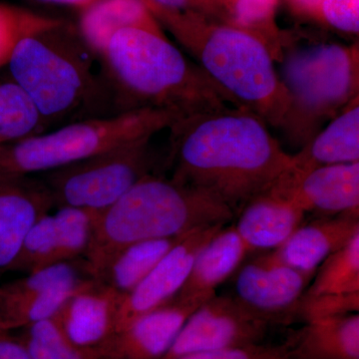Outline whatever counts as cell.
Here are the masks:
<instances>
[{
  "instance_id": "20",
  "label": "cell",
  "mask_w": 359,
  "mask_h": 359,
  "mask_svg": "<svg viewBox=\"0 0 359 359\" xmlns=\"http://www.w3.org/2000/svg\"><path fill=\"white\" fill-rule=\"evenodd\" d=\"M249 252L233 226H224L198 252L190 275L176 297L199 304L209 301Z\"/></svg>"
},
{
  "instance_id": "3",
  "label": "cell",
  "mask_w": 359,
  "mask_h": 359,
  "mask_svg": "<svg viewBox=\"0 0 359 359\" xmlns=\"http://www.w3.org/2000/svg\"><path fill=\"white\" fill-rule=\"evenodd\" d=\"M99 59L117 113L153 108L183 119L233 106L200 66L165 34L125 28L111 37Z\"/></svg>"
},
{
  "instance_id": "23",
  "label": "cell",
  "mask_w": 359,
  "mask_h": 359,
  "mask_svg": "<svg viewBox=\"0 0 359 359\" xmlns=\"http://www.w3.org/2000/svg\"><path fill=\"white\" fill-rule=\"evenodd\" d=\"M131 27L165 34L145 0H100L81 11L78 32L100 58L111 37Z\"/></svg>"
},
{
  "instance_id": "27",
  "label": "cell",
  "mask_w": 359,
  "mask_h": 359,
  "mask_svg": "<svg viewBox=\"0 0 359 359\" xmlns=\"http://www.w3.org/2000/svg\"><path fill=\"white\" fill-rule=\"evenodd\" d=\"M43 132L39 111L25 90L11 76L0 77V146Z\"/></svg>"
},
{
  "instance_id": "24",
  "label": "cell",
  "mask_w": 359,
  "mask_h": 359,
  "mask_svg": "<svg viewBox=\"0 0 359 359\" xmlns=\"http://www.w3.org/2000/svg\"><path fill=\"white\" fill-rule=\"evenodd\" d=\"M186 235L142 241L124 248L111 259L97 282L125 297Z\"/></svg>"
},
{
  "instance_id": "21",
  "label": "cell",
  "mask_w": 359,
  "mask_h": 359,
  "mask_svg": "<svg viewBox=\"0 0 359 359\" xmlns=\"http://www.w3.org/2000/svg\"><path fill=\"white\" fill-rule=\"evenodd\" d=\"M359 162V97L328 122L297 154L285 171L304 173L330 165Z\"/></svg>"
},
{
  "instance_id": "16",
  "label": "cell",
  "mask_w": 359,
  "mask_h": 359,
  "mask_svg": "<svg viewBox=\"0 0 359 359\" xmlns=\"http://www.w3.org/2000/svg\"><path fill=\"white\" fill-rule=\"evenodd\" d=\"M52 207L41 180L0 175V273L11 271L26 233Z\"/></svg>"
},
{
  "instance_id": "5",
  "label": "cell",
  "mask_w": 359,
  "mask_h": 359,
  "mask_svg": "<svg viewBox=\"0 0 359 359\" xmlns=\"http://www.w3.org/2000/svg\"><path fill=\"white\" fill-rule=\"evenodd\" d=\"M233 218L230 208L209 194L172 178L149 175L97 215L85 256L87 271L98 280L111 259L134 243L179 237Z\"/></svg>"
},
{
  "instance_id": "14",
  "label": "cell",
  "mask_w": 359,
  "mask_h": 359,
  "mask_svg": "<svg viewBox=\"0 0 359 359\" xmlns=\"http://www.w3.org/2000/svg\"><path fill=\"white\" fill-rule=\"evenodd\" d=\"M269 190L302 212L323 217L359 210V162L330 165L304 173L285 171Z\"/></svg>"
},
{
  "instance_id": "33",
  "label": "cell",
  "mask_w": 359,
  "mask_h": 359,
  "mask_svg": "<svg viewBox=\"0 0 359 359\" xmlns=\"http://www.w3.org/2000/svg\"><path fill=\"white\" fill-rule=\"evenodd\" d=\"M157 6L179 11H192L208 18L223 20L224 15L217 0H148Z\"/></svg>"
},
{
  "instance_id": "30",
  "label": "cell",
  "mask_w": 359,
  "mask_h": 359,
  "mask_svg": "<svg viewBox=\"0 0 359 359\" xmlns=\"http://www.w3.org/2000/svg\"><path fill=\"white\" fill-rule=\"evenodd\" d=\"M359 311V294L302 297L295 304L292 323L327 320Z\"/></svg>"
},
{
  "instance_id": "35",
  "label": "cell",
  "mask_w": 359,
  "mask_h": 359,
  "mask_svg": "<svg viewBox=\"0 0 359 359\" xmlns=\"http://www.w3.org/2000/svg\"><path fill=\"white\" fill-rule=\"evenodd\" d=\"M321 0H285L290 13L302 20L316 22Z\"/></svg>"
},
{
  "instance_id": "11",
  "label": "cell",
  "mask_w": 359,
  "mask_h": 359,
  "mask_svg": "<svg viewBox=\"0 0 359 359\" xmlns=\"http://www.w3.org/2000/svg\"><path fill=\"white\" fill-rule=\"evenodd\" d=\"M58 209L33 224L9 271L30 273L86 256L99 212L70 207Z\"/></svg>"
},
{
  "instance_id": "22",
  "label": "cell",
  "mask_w": 359,
  "mask_h": 359,
  "mask_svg": "<svg viewBox=\"0 0 359 359\" xmlns=\"http://www.w3.org/2000/svg\"><path fill=\"white\" fill-rule=\"evenodd\" d=\"M283 344L289 359H359V314L304 323Z\"/></svg>"
},
{
  "instance_id": "37",
  "label": "cell",
  "mask_w": 359,
  "mask_h": 359,
  "mask_svg": "<svg viewBox=\"0 0 359 359\" xmlns=\"http://www.w3.org/2000/svg\"><path fill=\"white\" fill-rule=\"evenodd\" d=\"M0 332H1V330H0Z\"/></svg>"
},
{
  "instance_id": "15",
  "label": "cell",
  "mask_w": 359,
  "mask_h": 359,
  "mask_svg": "<svg viewBox=\"0 0 359 359\" xmlns=\"http://www.w3.org/2000/svg\"><path fill=\"white\" fill-rule=\"evenodd\" d=\"M200 306L175 297L116 332L99 353L103 359H162L189 316Z\"/></svg>"
},
{
  "instance_id": "18",
  "label": "cell",
  "mask_w": 359,
  "mask_h": 359,
  "mask_svg": "<svg viewBox=\"0 0 359 359\" xmlns=\"http://www.w3.org/2000/svg\"><path fill=\"white\" fill-rule=\"evenodd\" d=\"M359 233V210L302 224L273 254L292 268L316 273L330 255Z\"/></svg>"
},
{
  "instance_id": "9",
  "label": "cell",
  "mask_w": 359,
  "mask_h": 359,
  "mask_svg": "<svg viewBox=\"0 0 359 359\" xmlns=\"http://www.w3.org/2000/svg\"><path fill=\"white\" fill-rule=\"evenodd\" d=\"M97 280L85 261L65 262L27 273L0 287V330L29 327L53 318L65 302Z\"/></svg>"
},
{
  "instance_id": "34",
  "label": "cell",
  "mask_w": 359,
  "mask_h": 359,
  "mask_svg": "<svg viewBox=\"0 0 359 359\" xmlns=\"http://www.w3.org/2000/svg\"><path fill=\"white\" fill-rule=\"evenodd\" d=\"M0 359H35L20 339L6 337L0 332Z\"/></svg>"
},
{
  "instance_id": "4",
  "label": "cell",
  "mask_w": 359,
  "mask_h": 359,
  "mask_svg": "<svg viewBox=\"0 0 359 359\" xmlns=\"http://www.w3.org/2000/svg\"><path fill=\"white\" fill-rule=\"evenodd\" d=\"M98 56L78 30L63 20L16 44L6 67L32 99L44 131L79 120L109 116L114 105L106 78L95 70Z\"/></svg>"
},
{
  "instance_id": "36",
  "label": "cell",
  "mask_w": 359,
  "mask_h": 359,
  "mask_svg": "<svg viewBox=\"0 0 359 359\" xmlns=\"http://www.w3.org/2000/svg\"><path fill=\"white\" fill-rule=\"evenodd\" d=\"M35 1L75 7V8L80 9V11H82L93 6L96 2L100 1V0H35Z\"/></svg>"
},
{
  "instance_id": "7",
  "label": "cell",
  "mask_w": 359,
  "mask_h": 359,
  "mask_svg": "<svg viewBox=\"0 0 359 359\" xmlns=\"http://www.w3.org/2000/svg\"><path fill=\"white\" fill-rule=\"evenodd\" d=\"M180 119L170 111L140 108L68 123L0 146V175L46 173L130 142L154 137Z\"/></svg>"
},
{
  "instance_id": "17",
  "label": "cell",
  "mask_w": 359,
  "mask_h": 359,
  "mask_svg": "<svg viewBox=\"0 0 359 359\" xmlns=\"http://www.w3.org/2000/svg\"><path fill=\"white\" fill-rule=\"evenodd\" d=\"M121 299L115 290L95 282L68 299L54 318L75 346L99 351L116 334Z\"/></svg>"
},
{
  "instance_id": "1",
  "label": "cell",
  "mask_w": 359,
  "mask_h": 359,
  "mask_svg": "<svg viewBox=\"0 0 359 359\" xmlns=\"http://www.w3.org/2000/svg\"><path fill=\"white\" fill-rule=\"evenodd\" d=\"M262 118L229 107L180 119L170 128L172 179L209 194L238 212L269 191L290 163V155Z\"/></svg>"
},
{
  "instance_id": "13",
  "label": "cell",
  "mask_w": 359,
  "mask_h": 359,
  "mask_svg": "<svg viewBox=\"0 0 359 359\" xmlns=\"http://www.w3.org/2000/svg\"><path fill=\"white\" fill-rule=\"evenodd\" d=\"M224 226H205L182 238L131 292L122 297L117 311L116 332L139 316L175 299L190 275L198 252Z\"/></svg>"
},
{
  "instance_id": "2",
  "label": "cell",
  "mask_w": 359,
  "mask_h": 359,
  "mask_svg": "<svg viewBox=\"0 0 359 359\" xmlns=\"http://www.w3.org/2000/svg\"><path fill=\"white\" fill-rule=\"evenodd\" d=\"M145 2L160 25L196 59L233 107L249 110L276 128L282 127L289 95L261 37L203 14Z\"/></svg>"
},
{
  "instance_id": "26",
  "label": "cell",
  "mask_w": 359,
  "mask_h": 359,
  "mask_svg": "<svg viewBox=\"0 0 359 359\" xmlns=\"http://www.w3.org/2000/svg\"><path fill=\"white\" fill-rule=\"evenodd\" d=\"M359 294V233L316 269L302 297Z\"/></svg>"
},
{
  "instance_id": "29",
  "label": "cell",
  "mask_w": 359,
  "mask_h": 359,
  "mask_svg": "<svg viewBox=\"0 0 359 359\" xmlns=\"http://www.w3.org/2000/svg\"><path fill=\"white\" fill-rule=\"evenodd\" d=\"M59 20L28 9L0 4V69L6 67L16 44L23 37L54 25Z\"/></svg>"
},
{
  "instance_id": "32",
  "label": "cell",
  "mask_w": 359,
  "mask_h": 359,
  "mask_svg": "<svg viewBox=\"0 0 359 359\" xmlns=\"http://www.w3.org/2000/svg\"><path fill=\"white\" fill-rule=\"evenodd\" d=\"M174 359H289V356L283 344L280 346L259 344L186 354Z\"/></svg>"
},
{
  "instance_id": "8",
  "label": "cell",
  "mask_w": 359,
  "mask_h": 359,
  "mask_svg": "<svg viewBox=\"0 0 359 359\" xmlns=\"http://www.w3.org/2000/svg\"><path fill=\"white\" fill-rule=\"evenodd\" d=\"M153 137L130 142L43 173L54 207L101 212L121 199L139 181L153 174Z\"/></svg>"
},
{
  "instance_id": "10",
  "label": "cell",
  "mask_w": 359,
  "mask_h": 359,
  "mask_svg": "<svg viewBox=\"0 0 359 359\" xmlns=\"http://www.w3.org/2000/svg\"><path fill=\"white\" fill-rule=\"evenodd\" d=\"M269 325L235 297L216 294L189 316L162 359L259 344Z\"/></svg>"
},
{
  "instance_id": "12",
  "label": "cell",
  "mask_w": 359,
  "mask_h": 359,
  "mask_svg": "<svg viewBox=\"0 0 359 359\" xmlns=\"http://www.w3.org/2000/svg\"><path fill=\"white\" fill-rule=\"evenodd\" d=\"M313 275L283 264L271 252L241 269L233 297L271 325L292 323L295 304Z\"/></svg>"
},
{
  "instance_id": "28",
  "label": "cell",
  "mask_w": 359,
  "mask_h": 359,
  "mask_svg": "<svg viewBox=\"0 0 359 359\" xmlns=\"http://www.w3.org/2000/svg\"><path fill=\"white\" fill-rule=\"evenodd\" d=\"M20 339L35 359H103L99 351L71 342L54 318L23 328Z\"/></svg>"
},
{
  "instance_id": "25",
  "label": "cell",
  "mask_w": 359,
  "mask_h": 359,
  "mask_svg": "<svg viewBox=\"0 0 359 359\" xmlns=\"http://www.w3.org/2000/svg\"><path fill=\"white\" fill-rule=\"evenodd\" d=\"M280 0H217L224 21L255 33L266 42L276 62L282 60L289 43L276 25Z\"/></svg>"
},
{
  "instance_id": "19",
  "label": "cell",
  "mask_w": 359,
  "mask_h": 359,
  "mask_svg": "<svg viewBox=\"0 0 359 359\" xmlns=\"http://www.w3.org/2000/svg\"><path fill=\"white\" fill-rule=\"evenodd\" d=\"M304 215L294 203L269 190L244 205L233 228L250 252L276 250L301 226Z\"/></svg>"
},
{
  "instance_id": "31",
  "label": "cell",
  "mask_w": 359,
  "mask_h": 359,
  "mask_svg": "<svg viewBox=\"0 0 359 359\" xmlns=\"http://www.w3.org/2000/svg\"><path fill=\"white\" fill-rule=\"evenodd\" d=\"M316 22L337 32L358 35L359 0H321Z\"/></svg>"
},
{
  "instance_id": "6",
  "label": "cell",
  "mask_w": 359,
  "mask_h": 359,
  "mask_svg": "<svg viewBox=\"0 0 359 359\" xmlns=\"http://www.w3.org/2000/svg\"><path fill=\"white\" fill-rule=\"evenodd\" d=\"M280 63L290 101L280 128L302 147L359 97L358 42L285 47Z\"/></svg>"
}]
</instances>
